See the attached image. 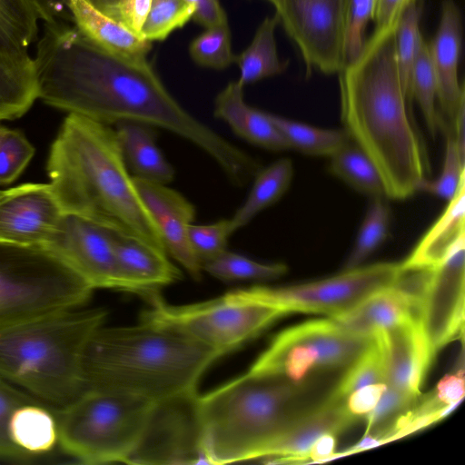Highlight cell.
<instances>
[{"instance_id":"obj_38","label":"cell","mask_w":465,"mask_h":465,"mask_svg":"<svg viewBox=\"0 0 465 465\" xmlns=\"http://www.w3.org/2000/svg\"><path fill=\"white\" fill-rule=\"evenodd\" d=\"M411 97L417 101L429 131L432 136L435 135L440 123L436 110L437 85L428 45L424 38L420 41L412 70Z\"/></svg>"},{"instance_id":"obj_50","label":"cell","mask_w":465,"mask_h":465,"mask_svg":"<svg viewBox=\"0 0 465 465\" xmlns=\"http://www.w3.org/2000/svg\"><path fill=\"white\" fill-rule=\"evenodd\" d=\"M195 7L193 19L206 27L227 23V15L219 0H186Z\"/></svg>"},{"instance_id":"obj_23","label":"cell","mask_w":465,"mask_h":465,"mask_svg":"<svg viewBox=\"0 0 465 465\" xmlns=\"http://www.w3.org/2000/svg\"><path fill=\"white\" fill-rule=\"evenodd\" d=\"M71 20L106 51L132 62H147L151 42L136 35L85 0H65Z\"/></svg>"},{"instance_id":"obj_44","label":"cell","mask_w":465,"mask_h":465,"mask_svg":"<svg viewBox=\"0 0 465 465\" xmlns=\"http://www.w3.org/2000/svg\"><path fill=\"white\" fill-rule=\"evenodd\" d=\"M231 235L229 219H222L211 224H192L188 231L191 246L202 264L227 251Z\"/></svg>"},{"instance_id":"obj_21","label":"cell","mask_w":465,"mask_h":465,"mask_svg":"<svg viewBox=\"0 0 465 465\" xmlns=\"http://www.w3.org/2000/svg\"><path fill=\"white\" fill-rule=\"evenodd\" d=\"M357 420L345 409L344 399L331 394L292 424L269 448L263 459L276 462L306 460L312 445L322 435H338Z\"/></svg>"},{"instance_id":"obj_19","label":"cell","mask_w":465,"mask_h":465,"mask_svg":"<svg viewBox=\"0 0 465 465\" xmlns=\"http://www.w3.org/2000/svg\"><path fill=\"white\" fill-rule=\"evenodd\" d=\"M427 45L436 79L437 100L452 128L460 108L465 104L464 86L458 76L462 20L454 0L442 1L437 31Z\"/></svg>"},{"instance_id":"obj_42","label":"cell","mask_w":465,"mask_h":465,"mask_svg":"<svg viewBox=\"0 0 465 465\" xmlns=\"http://www.w3.org/2000/svg\"><path fill=\"white\" fill-rule=\"evenodd\" d=\"M465 181V155L460 153L452 133L446 140L443 167L438 179L424 183L421 191L450 201Z\"/></svg>"},{"instance_id":"obj_10","label":"cell","mask_w":465,"mask_h":465,"mask_svg":"<svg viewBox=\"0 0 465 465\" xmlns=\"http://www.w3.org/2000/svg\"><path fill=\"white\" fill-rule=\"evenodd\" d=\"M332 319L309 321L276 335L249 369L300 381L315 371L345 370L373 341Z\"/></svg>"},{"instance_id":"obj_35","label":"cell","mask_w":465,"mask_h":465,"mask_svg":"<svg viewBox=\"0 0 465 465\" xmlns=\"http://www.w3.org/2000/svg\"><path fill=\"white\" fill-rule=\"evenodd\" d=\"M203 271L225 282L271 281L284 275V263H262L228 250L203 263Z\"/></svg>"},{"instance_id":"obj_46","label":"cell","mask_w":465,"mask_h":465,"mask_svg":"<svg viewBox=\"0 0 465 465\" xmlns=\"http://www.w3.org/2000/svg\"><path fill=\"white\" fill-rule=\"evenodd\" d=\"M386 387L387 383L379 382L352 391L344 399L346 411L356 420L364 418L377 405Z\"/></svg>"},{"instance_id":"obj_47","label":"cell","mask_w":465,"mask_h":465,"mask_svg":"<svg viewBox=\"0 0 465 465\" xmlns=\"http://www.w3.org/2000/svg\"><path fill=\"white\" fill-rule=\"evenodd\" d=\"M432 393L443 406L451 410L455 408L463 399L465 393L463 369L442 377Z\"/></svg>"},{"instance_id":"obj_8","label":"cell","mask_w":465,"mask_h":465,"mask_svg":"<svg viewBox=\"0 0 465 465\" xmlns=\"http://www.w3.org/2000/svg\"><path fill=\"white\" fill-rule=\"evenodd\" d=\"M94 289L45 246L0 241V331L81 307Z\"/></svg>"},{"instance_id":"obj_3","label":"cell","mask_w":465,"mask_h":465,"mask_svg":"<svg viewBox=\"0 0 465 465\" xmlns=\"http://www.w3.org/2000/svg\"><path fill=\"white\" fill-rule=\"evenodd\" d=\"M46 170L64 213L166 252L110 125L69 113L52 144Z\"/></svg>"},{"instance_id":"obj_56","label":"cell","mask_w":465,"mask_h":465,"mask_svg":"<svg viewBox=\"0 0 465 465\" xmlns=\"http://www.w3.org/2000/svg\"><path fill=\"white\" fill-rule=\"evenodd\" d=\"M266 1H269V2H271V0H266Z\"/></svg>"},{"instance_id":"obj_43","label":"cell","mask_w":465,"mask_h":465,"mask_svg":"<svg viewBox=\"0 0 465 465\" xmlns=\"http://www.w3.org/2000/svg\"><path fill=\"white\" fill-rule=\"evenodd\" d=\"M35 153L34 146L19 131L6 129L0 143V184L14 182Z\"/></svg>"},{"instance_id":"obj_41","label":"cell","mask_w":465,"mask_h":465,"mask_svg":"<svg viewBox=\"0 0 465 465\" xmlns=\"http://www.w3.org/2000/svg\"><path fill=\"white\" fill-rule=\"evenodd\" d=\"M37 401L0 377V460L29 461L32 456L19 449L9 434V420L18 407Z\"/></svg>"},{"instance_id":"obj_36","label":"cell","mask_w":465,"mask_h":465,"mask_svg":"<svg viewBox=\"0 0 465 465\" xmlns=\"http://www.w3.org/2000/svg\"><path fill=\"white\" fill-rule=\"evenodd\" d=\"M360 227L354 246L343 270L361 266V263L386 240L391 223V210L383 197L371 198Z\"/></svg>"},{"instance_id":"obj_51","label":"cell","mask_w":465,"mask_h":465,"mask_svg":"<svg viewBox=\"0 0 465 465\" xmlns=\"http://www.w3.org/2000/svg\"><path fill=\"white\" fill-rule=\"evenodd\" d=\"M337 435L327 433L321 436L311 447L306 460L323 461L336 457Z\"/></svg>"},{"instance_id":"obj_7","label":"cell","mask_w":465,"mask_h":465,"mask_svg":"<svg viewBox=\"0 0 465 465\" xmlns=\"http://www.w3.org/2000/svg\"><path fill=\"white\" fill-rule=\"evenodd\" d=\"M155 404L131 394L86 390L70 404L53 409L57 444L82 463H129Z\"/></svg>"},{"instance_id":"obj_18","label":"cell","mask_w":465,"mask_h":465,"mask_svg":"<svg viewBox=\"0 0 465 465\" xmlns=\"http://www.w3.org/2000/svg\"><path fill=\"white\" fill-rule=\"evenodd\" d=\"M376 335L382 350L387 385L411 397L420 396L431 361L419 319L405 318Z\"/></svg>"},{"instance_id":"obj_26","label":"cell","mask_w":465,"mask_h":465,"mask_svg":"<svg viewBox=\"0 0 465 465\" xmlns=\"http://www.w3.org/2000/svg\"><path fill=\"white\" fill-rule=\"evenodd\" d=\"M36 98L35 58L28 50L0 45V120L22 116Z\"/></svg>"},{"instance_id":"obj_54","label":"cell","mask_w":465,"mask_h":465,"mask_svg":"<svg viewBox=\"0 0 465 465\" xmlns=\"http://www.w3.org/2000/svg\"><path fill=\"white\" fill-rule=\"evenodd\" d=\"M6 128L0 126V143L5 134Z\"/></svg>"},{"instance_id":"obj_55","label":"cell","mask_w":465,"mask_h":465,"mask_svg":"<svg viewBox=\"0 0 465 465\" xmlns=\"http://www.w3.org/2000/svg\"><path fill=\"white\" fill-rule=\"evenodd\" d=\"M10 189L8 190H0V199L4 198L8 193Z\"/></svg>"},{"instance_id":"obj_45","label":"cell","mask_w":465,"mask_h":465,"mask_svg":"<svg viewBox=\"0 0 465 465\" xmlns=\"http://www.w3.org/2000/svg\"><path fill=\"white\" fill-rule=\"evenodd\" d=\"M372 16L373 0H350L344 44L347 64L361 53L366 42V26Z\"/></svg>"},{"instance_id":"obj_24","label":"cell","mask_w":465,"mask_h":465,"mask_svg":"<svg viewBox=\"0 0 465 465\" xmlns=\"http://www.w3.org/2000/svg\"><path fill=\"white\" fill-rule=\"evenodd\" d=\"M465 181L449 201L445 211L423 235L405 261L402 270H431L465 242Z\"/></svg>"},{"instance_id":"obj_27","label":"cell","mask_w":465,"mask_h":465,"mask_svg":"<svg viewBox=\"0 0 465 465\" xmlns=\"http://www.w3.org/2000/svg\"><path fill=\"white\" fill-rule=\"evenodd\" d=\"M116 135L129 170L135 177L166 184L174 177V169L156 145L155 128L136 122L116 124Z\"/></svg>"},{"instance_id":"obj_31","label":"cell","mask_w":465,"mask_h":465,"mask_svg":"<svg viewBox=\"0 0 465 465\" xmlns=\"http://www.w3.org/2000/svg\"><path fill=\"white\" fill-rule=\"evenodd\" d=\"M42 22H52L42 0H0V45L28 50Z\"/></svg>"},{"instance_id":"obj_52","label":"cell","mask_w":465,"mask_h":465,"mask_svg":"<svg viewBox=\"0 0 465 465\" xmlns=\"http://www.w3.org/2000/svg\"><path fill=\"white\" fill-rule=\"evenodd\" d=\"M52 22L71 19L65 0H42Z\"/></svg>"},{"instance_id":"obj_53","label":"cell","mask_w":465,"mask_h":465,"mask_svg":"<svg viewBox=\"0 0 465 465\" xmlns=\"http://www.w3.org/2000/svg\"><path fill=\"white\" fill-rule=\"evenodd\" d=\"M100 12L118 21L117 0H85Z\"/></svg>"},{"instance_id":"obj_40","label":"cell","mask_w":465,"mask_h":465,"mask_svg":"<svg viewBox=\"0 0 465 465\" xmlns=\"http://www.w3.org/2000/svg\"><path fill=\"white\" fill-rule=\"evenodd\" d=\"M192 59L199 65L222 70L235 62L228 22L206 27L189 45Z\"/></svg>"},{"instance_id":"obj_39","label":"cell","mask_w":465,"mask_h":465,"mask_svg":"<svg viewBox=\"0 0 465 465\" xmlns=\"http://www.w3.org/2000/svg\"><path fill=\"white\" fill-rule=\"evenodd\" d=\"M194 12V5L186 0H152L141 36L149 42L163 41L187 24Z\"/></svg>"},{"instance_id":"obj_28","label":"cell","mask_w":465,"mask_h":465,"mask_svg":"<svg viewBox=\"0 0 465 465\" xmlns=\"http://www.w3.org/2000/svg\"><path fill=\"white\" fill-rule=\"evenodd\" d=\"M13 442L33 458L49 452L57 444V425L53 409L34 401L14 411L9 420Z\"/></svg>"},{"instance_id":"obj_48","label":"cell","mask_w":465,"mask_h":465,"mask_svg":"<svg viewBox=\"0 0 465 465\" xmlns=\"http://www.w3.org/2000/svg\"><path fill=\"white\" fill-rule=\"evenodd\" d=\"M151 2L152 0H117L119 23L142 38L141 30Z\"/></svg>"},{"instance_id":"obj_32","label":"cell","mask_w":465,"mask_h":465,"mask_svg":"<svg viewBox=\"0 0 465 465\" xmlns=\"http://www.w3.org/2000/svg\"><path fill=\"white\" fill-rule=\"evenodd\" d=\"M329 170L361 193L371 198L385 196L375 165L351 140L330 156Z\"/></svg>"},{"instance_id":"obj_20","label":"cell","mask_w":465,"mask_h":465,"mask_svg":"<svg viewBox=\"0 0 465 465\" xmlns=\"http://www.w3.org/2000/svg\"><path fill=\"white\" fill-rule=\"evenodd\" d=\"M116 264L118 290L136 293L148 302L182 278L166 252L130 237H119Z\"/></svg>"},{"instance_id":"obj_25","label":"cell","mask_w":465,"mask_h":465,"mask_svg":"<svg viewBox=\"0 0 465 465\" xmlns=\"http://www.w3.org/2000/svg\"><path fill=\"white\" fill-rule=\"evenodd\" d=\"M420 306L391 286L371 295L351 311L332 319L343 330L362 336L379 331L408 318L420 321Z\"/></svg>"},{"instance_id":"obj_14","label":"cell","mask_w":465,"mask_h":465,"mask_svg":"<svg viewBox=\"0 0 465 465\" xmlns=\"http://www.w3.org/2000/svg\"><path fill=\"white\" fill-rule=\"evenodd\" d=\"M465 242L430 271L420 326L432 363L437 353L464 333Z\"/></svg>"},{"instance_id":"obj_15","label":"cell","mask_w":465,"mask_h":465,"mask_svg":"<svg viewBox=\"0 0 465 465\" xmlns=\"http://www.w3.org/2000/svg\"><path fill=\"white\" fill-rule=\"evenodd\" d=\"M196 397L156 403L144 436L129 463L203 461L194 409Z\"/></svg>"},{"instance_id":"obj_6","label":"cell","mask_w":465,"mask_h":465,"mask_svg":"<svg viewBox=\"0 0 465 465\" xmlns=\"http://www.w3.org/2000/svg\"><path fill=\"white\" fill-rule=\"evenodd\" d=\"M107 313L78 307L1 330L0 377L51 409L70 404L84 391V352Z\"/></svg>"},{"instance_id":"obj_49","label":"cell","mask_w":465,"mask_h":465,"mask_svg":"<svg viewBox=\"0 0 465 465\" xmlns=\"http://www.w3.org/2000/svg\"><path fill=\"white\" fill-rule=\"evenodd\" d=\"M417 0H373V16L376 28L396 25L405 9Z\"/></svg>"},{"instance_id":"obj_17","label":"cell","mask_w":465,"mask_h":465,"mask_svg":"<svg viewBox=\"0 0 465 465\" xmlns=\"http://www.w3.org/2000/svg\"><path fill=\"white\" fill-rule=\"evenodd\" d=\"M134 183L160 232L165 250L195 280H200L203 264L194 253L188 236L195 208L185 197L165 184L134 176Z\"/></svg>"},{"instance_id":"obj_2","label":"cell","mask_w":465,"mask_h":465,"mask_svg":"<svg viewBox=\"0 0 465 465\" xmlns=\"http://www.w3.org/2000/svg\"><path fill=\"white\" fill-rule=\"evenodd\" d=\"M396 25L375 27L360 55L338 74L345 131L375 165L385 196L403 200L421 191L427 178L397 66Z\"/></svg>"},{"instance_id":"obj_34","label":"cell","mask_w":465,"mask_h":465,"mask_svg":"<svg viewBox=\"0 0 465 465\" xmlns=\"http://www.w3.org/2000/svg\"><path fill=\"white\" fill-rule=\"evenodd\" d=\"M421 3H411L401 15L395 27V55L401 84L411 100V79L422 35L420 31Z\"/></svg>"},{"instance_id":"obj_11","label":"cell","mask_w":465,"mask_h":465,"mask_svg":"<svg viewBox=\"0 0 465 465\" xmlns=\"http://www.w3.org/2000/svg\"><path fill=\"white\" fill-rule=\"evenodd\" d=\"M401 263L378 262L360 266L325 279L282 287L252 286V292L287 313L309 312L341 316L376 292L393 286Z\"/></svg>"},{"instance_id":"obj_29","label":"cell","mask_w":465,"mask_h":465,"mask_svg":"<svg viewBox=\"0 0 465 465\" xmlns=\"http://www.w3.org/2000/svg\"><path fill=\"white\" fill-rule=\"evenodd\" d=\"M279 24L276 14L265 17L248 47L235 55V63L240 69L237 81L243 87L263 78L280 74L288 67L289 60H280L277 52L275 30Z\"/></svg>"},{"instance_id":"obj_16","label":"cell","mask_w":465,"mask_h":465,"mask_svg":"<svg viewBox=\"0 0 465 465\" xmlns=\"http://www.w3.org/2000/svg\"><path fill=\"white\" fill-rule=\"evenodd\" d=\"M63 213L49 183H25L11 188L0 199V241L45 246Z\"/></svg>"},{"instance_id":"obj_1","label":"cell","mask_w":465,"mask_h":465,"mask_svg":"<svg viewBox=\"0 0 465 465\" xmlns=\"http://www.w3.org/2000/svg\"><path fill=\"white\" fill-rule=\"evenodd\" d=\"M44 27L34 58L45 103L108 125L136 122L166 129L210 155L231 183L250 174L253 158L189 114L148 61L106 51L74 24Z\"/></svg>"},{"instance_id":"obj_9","label":"cell","mask_w":465,"mask_h":465,"mask_svg":"<svg viewBox=\"0 0 465 465\" xmlns=\"http://www.w3.org/2000/svg\"><path fill=\"white\" fill-rule=\"evenodd\" d=\"M149 302L142 321L174 330L221 356L239 349L288 314L257 298L250 287L192 304H168L161 296Z\"/></svg>"},{"instance_id":"obj_33","label":"cell","mask_w":465,"mask_h":465,"mask_svg":"<svg viewBox=\"0 0 465 465\" xmlns=\"http://www.w3.org/2000/svg\"><path fill=\"white\" fill-rule=\"evenodd\" d=\"M290 148L317 156H331L351 141L345 129H322L268 113Z\"/></svg>"},{"instance_id":"obj_12","label":"cell","mask_w":465,"mask_h":465,"mask_svg":"<svg viewBox=\"0 0 465 465\" xmlns=\"http://www.w3.org/2000/svg\"><path fill=\"white\" fill-rule=\"evenodd\" d=\"M280 24L297 45L306 74H339L347 64L344 44L350 0H271Z\"/></svg>"},{"instance_id":"obj_4","label":"cell","mask_w":465,"mask_h":465,"mask_svg":"<svg viewBox=\"0 0 465 465\" xmlns=\"http://www.w3.org/2000/svg\"><path fill=\"white\" fill-rule=\"evenodd\" d=\"M222 356L187 336L141 321L101 326L83 361L84 391L131 394L154 403L193 398L206 370Z\"/></svg>"},{"instance_id":"obj_13","label":"cell","mask_w":465,"mask_h":465,"mask_svg":"<svg viewBox=\"0 0 465 465\" xmlns=\"http://www.w3.org/2000/svg\"><path fill=\"white\" fill-rule=\"evenodd\" d=\"M113 230L64 213L45 245L74 269L94 290H118L116 243Z\"/></svg>"},{"instance_id":"obj_37","label":"cell","mask_w":465,"mask_h":465,"mask_svg":"<svg viewBox=\"0 0 465 465\" xmlns=\"http://www.w3.org/2000/svg\"><path fill=\"white\" fill-rule=\"evenodd\" d=\"M385 382V366L377 335L371 345L342 372L332 392L345 399L352 391L369 384Z\"/></svg>"},{"instance_id":"obj_5","label":"cell","mask_w":465,"mask_h":465,"mask_svg":"<svg viewBox=\"0 0 465 465\" xmlns=\"http://www.w3.org/2000/svg\"><path fill=\"white\" fill-rule=\"evenodd\" d=\"M294 381L248 370L194 401L203 461L226 464L261 460L298 419L323 401L316 381Z\"/></svg>"},{"instance_id":"obj_22","label":"cell","mask_w":465,"mask_h":465,"mask_svg":"<svg viewBox=\"0 0 465 465\" xmlns=\"http://www.w3.org/2000/svg\"><path fill=\"white\" fill-rule=\"evenodd\" d=\"M214 116L226 122L242 139L257 146L272 150L291 149L287 141L268 117V113L247 104L243 86L229 83L216 96Z\"/></svg>"},{"instance_id":"obj_30","label":"cell","mask_w":465,"mask_h":465,"mask_svg":"<svg viewBox=\"0 0 465 465\" xmlns=\"http://www.w3.org/2000/svg\"><path fill=\"white\" fill-rule=\"evenodd\" d=\"M293 176L292 163L282 158L259 170L248 197L230 218L232 234L248 224L259 213L275 203L287 191Z\"/></svg>"}]
</instances>
